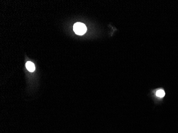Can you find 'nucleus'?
Masks as SVG:
<instances>
[{
	"mask_svg": "<svg viewBox=\"0 0 178 133\" xmlns=\"http://www.w3.org/2000/svg\"><path fill=\"white\" fill-rule=\"evenodd\" d=\"M73 30L74 32L79 35H82L86 33L87 28L84 23L81 22H77L73 26Z\"/></svg>",
	"mask_w": 178,
	"mask_h": 133,
	"instance_id": "nucleus-1",
	"label": "nucleus"
},
{
	"mask_svg": "<svg viewBox=\"0 0 178 133\" xmlns=\"http://www.w3.org/2000/svg\"><path fill=\"white\" fill-rule=\"evenodd\" d=\"M26 67L29 71L30 72H33L34 71L35 67L34 64L33 62L30 61H27L26 64Z\"/></svg>",
	"mask_w": 178,
	"mask_h": 133,
	"instance_id": "nucleus-2",
	"label": "nucleus"
},
{
	"mask_svg": "<svg viewBox=\"0 0 178 133\" xmlns=\"http://www.w3.org/2000/svg\"><path fill=\"white\" fill-rule=\"evenodd\" d=\"M156 95L158 97H163L165 95V92L163 90H158L156 92Z\"/></svg>",
	"mask_w": 178,
	"mask_h": 133,
	"instance_id": "nucleus-3",
	"label": "nucleus"
}]
</instances>
